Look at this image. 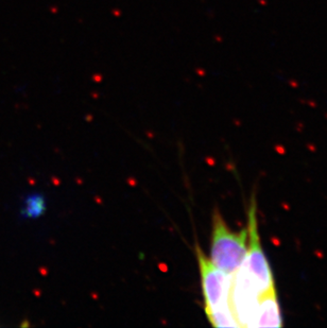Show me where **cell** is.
I'll list each match as a JSON object with an SVG mask.
<instances>
[{
  "label": "cell",
  "instance_id": "3",
  "mask_svg": "<svg viewBox=\"0 0 327 328\" xmlns=\"http://www.w3.org/2000/svg\"><path fill=\"white\" fill-rule=\"evenodd\" d=\"M201 288L204 297V311L231 305V289L234 276H229L217 268L205 255L199 242L195 243ZM234 309V308H233Z\"/></svg>",
  "mask_w": 327,
  "mask_h": 328
},
{
  "label": "cell",
  "instance_id": "4",
  "mask_svg": "<svg viewBox=\"0 0 327 328\" xmlns=\"http://www.w3.org/2000/svg\"><path fill=\"white\" fill-rule=\"evenodd\" d=\"M283 326L281 307L276 290L259 296L257 307L255 327H281Z\"/></svg>",
  "mask_w": 327,
  "mask_h": 328
},
{
  "label": "cell",
  "instance_id": "5",
  "mask_svg": "<svg viewBox=\"0 0 327 328\" xmlns=\"http://www.w3.org/2000/svg\"><path fill=\"white\" fill-rule=\"evenodd\" d=\"M207 320L215 327H240L233 307H220L205 310Z\"/></svg>",
  "mask_w": 327,
  "mask_h": 328
},
{
  "label": "cell",
  "instance_id": "1",
  "mask_svg": "<svg viewBox=\"0 0 327 328\" xmlns=\"http://www.w3.org/2000/svg\"><path fill=\"white\" fill-rule=\"evenodd\" d=\"M247 252V229L235 232L227 225L222 214L215 208L211 218L210 255L211 262L229 276H234L243 264Z\"/></svg>",
  "mask_w": 327,
  "mask_h": 328
},
{
  "label": "cell",
  "instance_id": "2",
  "mask_svg": "<svg viewBox=\"0 0 327 328\" xmlns=\"http://www.w3.org/2000/svg\"><path fill=\"white\" fill-rule=\"evenodd\" d=\"M247 214V252L241 269L250 278L259 296H261L275 290V284L271 266L261 245L257 217V201L254 193L251 197Z\"/></svg>",
  "mask_w": 327,
  "mask_h": 328
}]
</instances>
